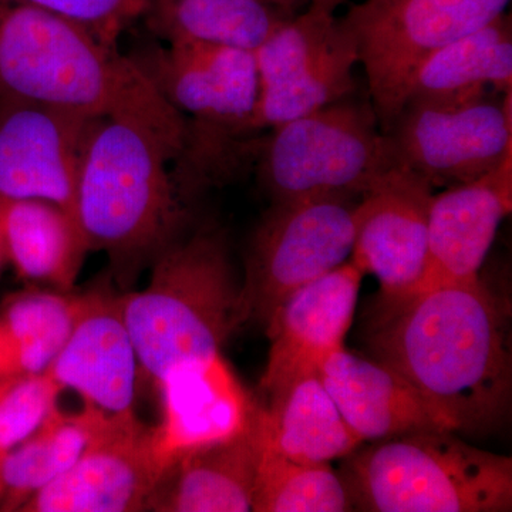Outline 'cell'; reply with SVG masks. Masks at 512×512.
Returning <instances> with one entry per match:
<instances>
[{
    "instance_id": "obj_1",
    "label": "cell",
    "mask_w": 512,
    "mask_h": 512,
    "mask_svg": "<svg viewBox=\"0 0 512 512\" xmlns=\"http://www.w3.org/2000/svg\"><path fill=\"white\" fill-rule=\"evenodd\" d=\"M370 356L407 380L457 434L495 433L512 399L511 312L480 279L384 296L365 325Z\"/></svg>"
},
{
    "instance_id": "obj_2",
    "label": "cell",
    "mask_w": 512,
    "mask_h": 512,
    "mask_svg": "<svg viewBox=\"0 0 512 512\" xmlns=\"http://www.w3.org/2000/svg\"><path fill=\"white\" fill-rule=\"evenodd\" d=\"M187 136L134 116L103 117L80 167L74 217L90 252L109 258L121 292L188 231L190 212L171 173Z\"/></svg>"
},
{
    "instance_id": "obj_3",
    "label": "cell",
    "mask_w": 512,
    "mask_h": 512,
    "mask_svg": "<svg viewBox=\"0 0 512 512\" xmlns=\"http://www.w3.org/2000/svg\"><path fill=\"white\" fill-rule=\"evenodd\" d=\"M0 99L140 117L188 138L187 119L131 57L79 23L25 3H0Z\"/></svg>"
},
{
    "instance_id": "obj_4",
    "label": "cell",
    "mask_w": 512,
    "mask_h": 512,
    "mask_svg": "<svg viewBox=\"0 0 512 512\" xmlns=\"http://www.w3.org/2000/svg\"><path fill=\"white\" fill-rule=\"evenodd\" d=\"M150 269L146 288L121 292V302L138 365L157 382L178 363L222 353L247 320L220 228L185 232Z\"/></svg>"
},
{
    "instance_id": "obj_5",
    "label": "cell",
    "mask_w": 512,
    "mask_h": 512,
    "mask_svg": "<svg viewBox=\"0 0 512 512\" xmlns=\"http://www.w3.org/2000/svg\"><path fill=\"white\" fill-rule=\"evenodd\" d=\"M348 457L342 477L353 510H512L511 457L470 446L454 431L403 434Z\"/></svg>"
},
{
    "instance_id": "obj_6",
    "label": "cell",
    "mask_w": 512,
    "mask_h": 512,
    "mask_svg": "<svg viewBox=\"0 0 512 512\" xmlns=\"http://www.w3.org/2000/svg\"><path fill=\"white\" fill-rule=\"evenodd\" d=\"M399 164L372 104L342 99L274 128L259 181L276 202L362 198Z\"/></svg>"
},
{
    "instance_id": "obj_7",
    "label": "cell",
    "mask_w": 512,
    "mask_h": 512,
    "mask_svg": "<svg viewBox=\"0 0 512 512\" xmlns=\"http://www.w3.org/2000/svg\"><path fill=\"white\" fill-rule=\"evenodd\" d=\"M510 0H365L342 19L355 37L372 107L384 134L399 116L417 70L453 40L505 13Z\"/></svg>"
},
{
    "instance_id": "obj_8",
    "label": "cell",
    "mask_w": 512,
    "mask_h": 512,
    "mask_svg": "<svg viewBox=\"0 0 512 512\" xmlns=\"http://www.w3.org/2000/svg\"><path fill=\"white\" fill-rule=\"evenodd\" d=\"M359 200L276 202L249 242L241 282L245 320L265 328L302 286L345 264L356 237Z\"/></svg>"
},
{
    "instance_id": "obj_9",
    "label": "cell",
    "mask_w": 512,
    "mask_h": 512,
    "mask_svg": "<svg viewBox=\"0 0 512 512\" xmlns=\"http://www.w3.org/2000/svg\"><path fill=\"white\" fill-rule=\"evenodd\" d=\"M131 59L188 121L180 160L218 156L221 140L251 131L259 96L255 53L205 43H167Z\"/></svg>"
},
{
    "instance_id": "obj_10",
    "label": "cell",
    "mask_w": 512,
    "mask_h": 512,
    "mask_svg": "<svg viewBox=\"0 0 512 512\" xmlns=\"http://www.w3.org/2000/svg\"><path fill=\"white\" fill-rule=\"evenodd\" d=\"M386 134L396 160L431 188L470 184L512 157L511 93L504 106L410 100Z\"/></svg>"
},
{
    "instance_id": "obj_11",
    "label": "cell",
    "mask_w": 512,
    "mask_h": 512,
    "mask_svg": "<svg viewBox=\"0 0 512 512\" xmlns=\"http://www.w3.org/2000/svg\"><path fill=\"white\" fill-rule=\"evenodd\" d=\"M164 471L154 427L146 426L134 410L107 414L76 463L20 511H147Z\"/></svg>"
},
{
    "instance_id": "obj_12",
    "label": "cell",
    "mask_w": 512,
    "mask_h": 512,
    "mask_svg": "<svg viewBox=\"0 0 512 512\" xmlns=\"http://www.w3.org/2000/svg\"><path fill=\"white\" fill-rule=\"evenodd\" d=\"M100 119L0 99V197L49 201L74 215L84 151Z\"/></svg>"
},
{
    "instance_id": "obj_13",
    "label": "cell",
    "mask_w": 512,
    "mask_h": 512,
    "mask_svg": "<svg viewBox=\"0 0 512 512\" xmlns=\"http://www.w3.org/2000/svg\"><path fill=\"white\" fill-rule=\"evenodd\" d=\"M433 197V188L399 163L357 202L350 262L376 276L380 295H404L419 282Z\"/></svg>"
},
{
    "instance_id": "obj_14",
    "label": "cell",
    "mask_w": 512,
    "mask_h": 512,
    "mask_svg": "<svg viewBox=\"0 0 512 512\" xmlns=\"http://www.w3.org/2000/svg\"><path fill=\"white\" fill-rule=\"evenodd\" d=\"M138 366L121 292H114L107 272L92 291L79 295L72 333L46 373L87 406L120 414L133 412Z\"/></svg>"
},
{
    "instance_id": "obj_15",
    "label": "cell",
    "mask_w": 512,
    "mask_h": 512,
    "mask_svg": "<svg viewBox=\"0 0 512 512\" xmlns=\"http://www.w3.org/2000/svg\"><path fill=\"white\" fill-rule=\"evenodd\" d=\"M363 275L352 262H345L302 286L279 306L265 328L271 339L261 379L266 393L318 373L330 353L345 348Z\"/></svg>"
},
{
    "instance_id": "obj_16",
    "label": "cell",
    "mask_w": 512,
    "mask_h": 512,
    "mask_svg": "<svg viewBox=\"0 0 512 512\" xmlns=\"http://www.w3.org/2000/svg\"><path fill=\"white\" fill-rule=\"evenodd\" d=\"M511 158L493 173L434 195L426 264L413 292L480 279L501 221L512 208ZM406 295V293H404Z\"/></svg>"
},
{
    "instance_id": "obj_17",
    "label": "cell",
    "mask_w": 512,
    "mask_h": 512,
    "mask_svg": "<svg viewBox=\"0 0 512 512\" xmlns=\"http://www.w3.org/2000/svg\"><path fill=\"white\" fill-rule=\"evenodd\" d=\"M156 383L163 416L154 443L165 468L188 451L235 436L254 416L255 404L222 353L178 363Z\"/></svg>"
},
{
    "instance_id": "obj_18",
    "label": "cell",
    "mask_w": 512,
    "mask_h": 512,
    "mask_svg": "<svg viewBox=\"0 0 512 512\" xmlns=\"http://www.w3.org/2000/svg\"><path fill=\"white\" fill-rule=\"evenodd\" d=\"M318 373L362 443L419 431H454L450 421L412 384L375 359L343 348L330 353Z\"/></svg>"
},
{
    "instance_id": "obj_19",
    "label": "cell",
    "mask_w": 512,
    "mask_h": 512,
    "mask_svg": "<svg viewBox=\"0 0 512 512\" xmlns=\"http://www.w3.org/2000/svg\"><path fill=\"white\" fill-rule=\"evenodd\" d=\"M256 407L251 423L244 430L227 440L188 451L165 468L147 510L252 511L262 446Z\"/></svg>"
},
{
    "instance_id": "obj_20",
    "label": "cell",
    "mask_w": 512,
    "mask_h": 512,
    "mask_svg": "<svg viewBox=\"0 0 512 512\" xmlns=\"http://www.w3.org/2000/svg\"><path fill=\"white\" fill-rule=\"evenodd\" d=\"M0 225L20 279L72 291L90 252L72 212L49 201L0 197Z\"/></svg>"
},
{
    "instance_id": "obj_21",
    "label": "cell",
    "mask_w": 512,
    "mask_h": 512,
    "mask_svg": "<svg viewBox=\"0 0 512 512\" xmlns=\"http://www.w3.org/2000/svg\"><path fill=\"white\" fill-rule=\"evenodd\" d=\"M268 409L256 407L264 446L308 464H330L362 444L333 402L319 373L298 377L269 393Z\"/></svg>"
},
{
    "instance_id": "obj_22",
    "label": "cell",
    "mask_w": 512,
    "mask_h": 512,
    "mask_svg": "<svg viewBox=\"0 0 512 512\" xmlns=\"http://www.w3.org/2000/svg\"><path fill=\"white\" fill-rule=\"evenodd\" d=\"M488 89L505 94L512 89L511 20L505 13L427 57L407 101L473 103L485 99Z\"/></svg>"
},
{
    "instance_id": "obj_23",
    "label": "cell",
    "mask_w": 512,
    "mask_h": 512,
    "mask_svg": "<svg viewBox=\"0 0 512 512\" xmlns=\"http://www.w3.org/2000/svg\"><path fill=\"white\" fill-rule=\"evenodd\" d=\"M106 416L87 404L77 413H64L57 406L32 436L3 456L0 511L22 510L33 495L62 477Z\"/></svg>"
},
{
    "instance_id": "obj_24",
    "label": "cell",
    "mask_w": 512,
    "mask_h": 512,
    "mask_svg": "<svg viewBox=\"0 0 512 512\" xmlns=\"http://www.w3.org/2000/svg\"><path fill=\"white\" fill-rule=\"evenodd\" d=\"M150 26L167 43L255 53L286 18L261 0H150Z\"/></svg>"
},
{
    "instance_id": "obj_25",
    "label": "cell",
    "mask_w": 512,
    "mask_h": 512,
    "mask_svg": "<svg viewBox=\"0 0 512 512\" xmlns=\"http://www.w3.org/2000/svg\"><path fill=\"white\" fill-rule=\"evenodd\" d=\"M79 309V295L26 291L9 296L0 325L12 348L16 372L42 373L69 339Z\"/></svg>"
},
{
    "instance_id": "obj_26",
    "label": "cell",
    "mask_w": 512,
    "mask_h": 512,
    "mask_svg": "<svg viewBox=\"0 0 512 512\" xmlns=\"http://www.w3.org/2000/svg\"><path fill=\"white\" fill-rule=\"evenodd\" d=\"M252 511L343 512L353 505L348 485L330 464L301 463L262 444Z\"/></svg>"
},
{
    "instance_id": "obj_27",
    "label": "cell",
    "mask_w": 512,
    "mask_h": 512,
    "mask_svg": "<svg viewBox=\"0 0 512 512\" xmlns=\"http://www.w3.org/2000/svg\"><path fill=\"white\" fill-rule=\"evenodd\" d=\"M357 63L355 37L348 29L338 45L311 70L259 90L251 130L275 128L346 99L355 89L353 69Z\"/></svg>"
},
{
    "instance_id": "obj_28",
    "label": "cell",
    "mask_w": 512,
    "mask_h": 512,
    "mask_svg": "<svg viewBox=\"0 0 512 512\" xmlns=\"http://www.w3.org/2000/svg\"><path fill=\"white\" fill-rule=\"evenodd\" d=\"M63 390L46 372L0 377V454L5 456L39 429Z\"/></svg>"
},
{
    "instance_id": "obj_29",
    "label": "cell",
    "mask_w": 512,
    "mask_h": 512,
    "mask_svg": "<svg viewBox=\"0 0 512 512\" xmlns=\"http://www.w3.org/2000/svg\"><path fill=\"white\" fill-rule=\"evenodd\" d=\"M3 2L25 3L56 13L111 46H117L121 33L150 8V0H0Z\"/></svg>"
},
{
    "instance_id": "obj_30",
    "label": "cell",
    "mask_w": 512,
    "mask_h": 512,
    "mask_svg": "<svg viewBox=\"0 0 512 512\" xmlns=\"http://www.w3.org/2000/svg\"><path fill=\"white\" fill-rule=\"evenodd\" d=\"M9 373H16L15 359H13L12 348L6 338L5 330L0 325V377Z\"/></svg>"
},
{
    "instance_id": "obj_31",
    "label": "cell",
    "mask_w": 512,
    "mask_h": 512,
    "mask_svg": "<svg viewBox=\"0 0 512 512\" xmlns=\"http://www.w3.org/2000/svg\"><path fill=\"white\" fill-rule=\"evenodd\" d=\"M261 2L279 10L286 18H293V16L299 15V12L305 6L311 5V0H261Z\"/></svg>"
},
{
    "instance_id": "obj_32",
    "label": "cell",
    "mask_w": 512,
    "mask_h": 512,
    "mask_svg": "<svg viewBox=\"0 0 512 512\" xmlns=\"http://www.w3.org/2000/svg\"><path fill=\"white\" fill-rule=\"evenodd\" d=\"M343 2L345 0H311L309 8L319 10V12L333 13Z\"/></svg>"
},
{
    "instance_id": "obj_33",
    "label": "cell",
    "mask_w": 512,
    "mask_h": 512,
    "mask_svg": "<svg viewBox=\"0 0 512 512\" xmlns=\"http://www.w3.org/2000/svg\"><path fill=\"white\" fill-rule=\"evenodd\" d=\"M6 265H9L8 255H6L5 239H3L2 225H0V274Z\"/></svg>"
},
{
    "instance_id": "obj_34",
    "label": "cell",
    "mask_w": 512,
    "mask_h": 512,
    "mask_svg": "<svg viewBox=\"0 0 512 512\" xmlns=\"http://www.w3.org/2000/svg\"><path fill=\"white\" fill-rule=\"evenodd\" d=\"M2 460H3V454H0V498H2V493H3Z\"/></svg>"
}]
</instances>
